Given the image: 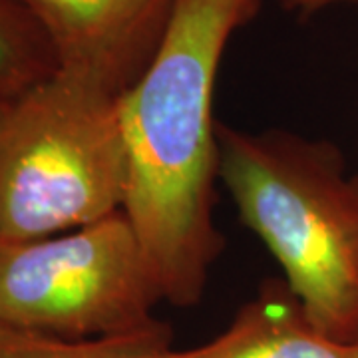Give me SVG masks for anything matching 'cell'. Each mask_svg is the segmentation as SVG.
Segmentation results:
<instances>
[{
  "mask_svg": "<svg viewBox=\"0 0 358 358\" xmlns=\"http://www.w3.org/2000/svg\"><path fill=\"white\" fill-rule=\"evenodd\" d=\"M219 178L320 333L358 336V176L338 148L217 126Z\"/></svg>",
  "mask_w": 358,
  "mask_h": 358,
  "instance_id": "obj_2",
  "label": "cell"
},
{
  "mask_svg": "<svg viewBox=\"0 0 358 358\" xmlns=\"http://www.w3.org/2000/svg\"><path fill=\"white\" fill-rule=\"evenodd\" d=\"M261 0H178L141 76L120 96L128 152L122 211L154 267L166 303L192 307L223 239L215 227L219 178L213 92L231 36Z\"/></svg>",
  "mask_w": 358,
  "mask_h": 358,
  "instance_id": "obj_1",
  "label": "cell"
},
{
  "mask_svg": "<svg viewBox=\"0 0 358 358\" xmlns=\"http://www.w3.org/2000/svg\"><path fill=\"white\" fill-rule=\"evenodd\" d=\"M0 358H181L166 324L140 333L72 341L0 320Z\"/></svg>",
  "mask_w": 358,
  "mask_h": 358,
  "instance_id": "obj_7",
  "label": "cell"
},
{
  "mask_svg": "<svg viewBox=\"0 0 358 358\" xmlns=\"http://www.w3.org/2000/svg\"><path fill=\"white\" fill-rule=\"evenodd\" d=\"M120 96L62 70L0 103V241L20 243L122 211Z\"/></svg>",
  "mask_w": 358,
  "mask_h": 358,
  "instance_id": "obj_3",
  "label": "cell"
},
{
  "mask_svg": "<svg viewBox=\"0 0 358 358\" xmlns=\"http://www.w3.org/2000/svg\"><path fill=\"white\" fill-rule=\"evenodd\" d=\"M350 358H358V336L350 343Z\"/></svg>",
  "mask_w": 358,
  "mask_h": 358,
  "instance_id": "obj_10",
  "label": "cell"
},
{
  "mask_svg": "<svg viewBox=\"0 0 358 358\" xmlns=\"http://www.w3.org/2000/svg\"><path fill=\"white\" fill-rule=\"evenodd\" d=\"M181 358H350V343L320 333L287 282H267L213 341Z\"/></svg>",
  "mask_w": 358,
  "mask_h": 358,
  "instance_id": "obj_6",
  "label": "cell"
},
{
  "mask_svg": "<svg viewBox=\"0 0 358 358\" xmlns=\"http://www.w3.org/2000/svg\"><path fill=\"white\" fill-rule=\"evenodd\" d=\"M343 2H358V0H282V4L291 10H296L301 14H313L317 10H322L333 4H343Z\"/></svg>",
  "mask_w": 358,
  "mask_h": 358,
  "instance_id": "obj_9",
  "label": "cell"
},
{
  "mask_svg": "<svg viewBox=\"0 0 358 358\" xmlns=\"http://www.w3.org/2000/svg\"><path fill=\"white\" fill-rule=\"evenodd\" d=\"M58 70L122 96L141 76L178 0H28Z\"/></svg>",
  "mask_w": 358,
  "mask_h": 358,
  "instance_id": "obj_5",
  "label": "cell"
},
{
  "mask_svg": "<svg viewBox=\"0 0 358 358\" xmlns=\"http://www.w3.org/2000/svg\"><path fill=\"white\" fill-rule=\"evenodd\" d=\"M54 72V44L28 0H0V103Z\"/></svg>",
  "mask_w": 358,
  "mask_h": 358,
  "instance_id": "obj_8",
  "label": "cell"
},
{
  "mask_svg": "<svg viewBox=\"0 0 358 358\" xmlns=\"http://www.w3.org/2000/svg\"><path fill=\"white\" fill-rule=\"evenodd\" d=\"M166 301L124 211L50 237L0 241V320L72 341L157 324Z\"/></svg>",
  "mask_w": 358,
  "mask_h": 358,
  "instance_id": "obj_4",
  "label": "cell"
}]
</instances>
